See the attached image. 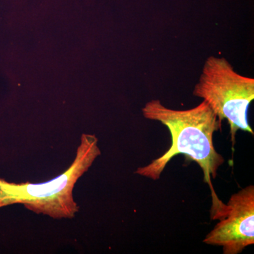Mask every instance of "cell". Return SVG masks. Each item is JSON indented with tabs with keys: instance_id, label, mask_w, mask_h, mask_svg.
Returning a JSON list of instances; mask_svg holds the SVG:
<instances>
[{
	"instance_id": "cell-1",
	"label": "cell",
	"mask_w": 254,
	"mask_h": 254,
	"mask_svg": "<svg viewBox=\"0 0 254 254\" xmlns=\"http://www.w3.org/2000/svg\"><path fill=\"white\" fill-rule=\"evenodd\" d=\"M142 113L147 120L165 125L170 131L172 142L164 154L137 168L134 173L157 181L172 159L178 155H185L199 165L203 181L210 187V219L223 218L227 205L218 198L212 184V179L216 178L219 168L225 163V158L215 150L213 143L214 133L221 129L222 122L204 101L191 109L177 110L167 108L160 100L154 99L144 105Z\"/></svg>"
},
{
	"instance_id": "cell-3",
	"label": "cell",
	"mask_w": 254,
	"mask_h": 254,
	"mask_svg": "<svg viewBox=\"0 0 254 254\" xmlns=\"http://www.w3.org/2000/svg\"><path fill=\"white\" fill-rule=\"evenodd\" d=\"M193 94L202 98L218 117L227 120L232 147L239 130L254 135L248 121L249 107L254 99V79L240 74L225 58L205 60Z\"/></svg>"
},
{
	"instance_id": "cell-2",
	"label": "cell",
	"mask_w": 254,
	"mask_h": 254,
	"mask_svg": "<svg viewBox=\"0 0 254 254\" xmlns=\"http://www.w3.org/2000/svg\"><path fill=\"white\" fill-rule=\"evenodd\" d=\"M100 154L98 138L83 133L72 164L54 180L15 184L0 179V208L20 203L34 213L53 218H74L79 207L73 198V188Z\"/></svg>"
},
{
	"instance_id": "cell-4",
	"label": "cell",
	"mask_w": 254,
	"mask_h": 254,
	"mask_svg": "<svg viewBox=\"0 0 254 254\" xmlns=\"http://www.w3.org/2000/svg\"><path fill=\"white\" fill-rule=\"evenodd\" d=\"M226 215L219 220L203 240L206 245L222 248L224 254H238L254 244V187L232 195Z\"/></svg>"
}]
</instances>
